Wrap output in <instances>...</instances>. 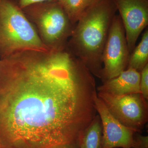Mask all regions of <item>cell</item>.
<instances>
[{
  "mask_svg": "<svg viewBox=\"0 0 148 148\" xmlns=\"http://www.w3.org/2000/svg\"><path fill=\"white\" fill-rule=\"evenodd\" d=\"M52 1H57V0H15L18 6L21 9L33 4Z\"/></svg>",
  "mask_w": 148,
  "mask_h": 148,
  "instance_id": "9a60e30c",
  "label": "cell"
},
{
  "mask_svg": "<svg viewBox=\"0 0 148 148\" xmlns=\"http://www.w3.org/2000/svg\"><path fill=\"white\" fill-rule=\"evenodd\" d=\"M94 101L102 125V148H132L133 137L136 132L116 119L97 94Z\"/></svg>",
  "mask_w": 148,
  "mask_h": 148,
  "instance_id": "ba28073f",
  "label": "cell"
},
{
  "mask_svg": "<svg viewBox=\"0 0 148 148\" xmlns=\"http://www.w3.org/2000/svg\"><path fill=\"white\" fill-rule=\"evenodd\" d=\"M110 112L120 123L142 133L148 121V100L141 93L114 96L97 92Z\"/></svg>",
  "mask_w": 148,
  "mask_h": 148,
  "instance_id": "5b68a950",
  "label": "cell"
},
{
  "mask_svg": "<svg viewBox=\"0 0 148 148\" xmlns=\"http://www.w3.org/2000/svg\"><path fill=\"white\" fill-rule=\"evenodd\" d=\"M132 148H148V135H143L140 132H135Z\"/></svg>",
  "mask_w": 148,
  "mask_h": 148,
  "instance_id": "5bb4252c",
  "label": "cell"
},
{
  "mask_svg": "<svg viewBox=\"0 0 148 148\" xmlns=\"http://www.w3.org/2000/svg\"><path fill=\"white\" fill-rule=\"evenodd\" d=\"M117 11L114 0H92L77 21L68 41L72 53L100 79L103 50Z\"/></svg>",
  "mask_w": 148,
  "mask_h": 148,
  "instance_id": "7a4b0ae2",
  "label": "cell"
},
{
  "mask_svg": "<svg viewBox=\"0 0 148 148\" xmlns=\"http://www.w3.org/2000/svg\"><path fill=\"white\" fill-rule=\"evenodd\" d=\"M140 72L127 69L113 78L103 82L96 88L98 92L114 96H121L132 93H141Z\"/></svg>",
  "mask_w": 148,
  "mask_h": 148,
  "instance_id": "9c48e42d",
  "label": "cell"
},
{
  "mask_svg": "<svg viewBox=\"0 0 148 148\" xmlns=\"http://www.w3.org/2000/svg\"><path fill=\"white\" fill-rule=\"evenodd\" d=\"M49 50L15 0H0V59L26 51Z\"/></svg>",
  "mask_w": 148,
  "mask_h": 148,
  "instance_id": "3957f363",
  "label": "cell"
},
{
  "mask_svg": "<svg viewBox=\"0 0 148 148\" xmlns=\"http://www.w3.org/2000/svg\"><path fill=\"white\" fill-rule=\"evenodd\" d=\"M94 77L67 53L30 50L0 59V146L79 148L97 114Z\"/></svg>",
  "mask_w": 148,
  "mask_h": 148,
  "instance_id": "6da1fadb",
  "label": "cell"
},
{
  "mask_svg": "<svg viewBox=\"0 0 148 148\" xmlns=\"http://www.w3.org/2000/svg\"><path fill=\"white\" fill-rule=\"evenodd\" d=\"M92 0H57L71 21L76 24Z\"/></svg>",
  "mask_w": 148,
  "mask_h": 148,
  "instance_id": "7c38bea8",
  "label": "cell"
},
{
  "mask_svg": "<svg viewBox=\"0 0 148 148\" xmlns=\"http://www.w3.org/2000/svg\"><path fill=\"white\" fill-rule=\"evenodd\" d=\"M102 125L97 114L85 130L79 148H102Z\"/></svg>",
  "mask_w": 148,
  "mask_h": 148,
  "instance_id": "8fae6325",
  "label": "cell"
},
{
  "mask_svg": "<svg viewBox=\"0 0 148 148\" xmlns=\"http://www.w3.org/2000/svg\"><path fill=\"white\" fill-rule=\"evenodd\" d=\"M0 148H2L1 147V146H0Z\"/></svg>",
  "mask_w": 148,
  "mask_h": 148,
  "instance_id": "2e32d148",
  "label": "cell"
},
{
  "mask_svg": "<svg viewBox=\"0 0 148 148\" xmlns=\"http://www.w3.org/2000/svg\"><path fill=\"white\" fill-rule=\"evenodd\" d=\"M125 31L130 53L148 24V0H114Z\"/></svg>",
  "mask_w": 148,
  "mask_h": 148,
  "instance_id": "52a82bcc",
  "label": "cell"
},
{
  "mask_svg": "<svg viewBox=\"0 0 148 148\" xmlns=\"http://www.w3.org/2000/svg\"><path fill=\"white\" fill-rule=\"evenodd\" d=\"M140 92L144 98L148 99V64L140 72Z\"/></svg>",
  "mask_w": 148,
  "mask_h": 148,
  "instance_id": "4fadbf2b",
  "label": "cell"
},
{
  "mask_svg": "<svg viewBox=\"0 0 148 148\" xmlns=\"http://www.w3.org/2000/svg\"><path fill=\"white\" fill-rule=\"evenodd\" d=\"M21 9L49 49H61L67 45L75 24L58 1L36 3Z\"/></svg>",
  "mask_w": 148,
  "mask_h": 148,
  "instance_id": "277c9868",
  "label": "cell"
},
{
  "mask_svg": "<svg viewBox=\"0 0 148 148\" xmlns=\"http://www.w3.org/2000/svg\"><path fill=\"white\" fill-rule=\"evenodd\" d=\"M130 55L124 27L119 14H116L103 50L102 82L115 77L126 70Z\"/></svg>",
  "mask_w": 148,
  "mask_h": 148,
  "instance_id": "8992f818",
  "label": "cell"
},
{
  "mask_svg": "<svg viewBox=\"0 0 148 148\" xmlns=\"http://www.w3.org/2000/svg\"><path fill=\"white\" fill-rule=\"evenodd\" d=\"M148 64V28L143 34L140 43L130 55L127 69H134L140 72Z\"/></svg>",
  "mask_w": 148,
  "mask_h": 148,
  "instance_id": "30bf717a",
  "label": "cell"
},
{
  "mask_svg": "<svg viewBox=\"0 0 148 148\" xmlns=\"http://www.w3.org/2000/svg\"></svg>",
  "mask_w": 148,
  "mask_h": 148,
  "instance_id": "e0dca14e",
  "label": "cell"
}]
</instances>
